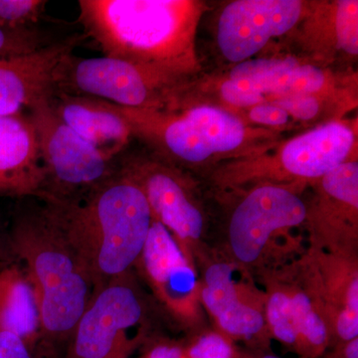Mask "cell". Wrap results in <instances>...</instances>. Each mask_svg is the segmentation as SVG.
Instances as JSON below:
<instances>
[{
  "label": "cell",
  "instance_id": "obj_6",
  "mask_svg": "<svg viewBox=\"0 0 358 358\" xmlns=\"http://www.w3.org/2000/svg\"><path fill=\"white\" fill-rule=\"evenodd\" d=\"M357 159V121L324 122L262 154L222 164L208 174L223 193L258 185H305Z\"/></svg>",
  "mask_w": 358,
  "mask_h": 358
},
{
  "label": "cell",
  "instance_id": "obj_8",
  "mask_svg": "<svg viewBox=\"0 0 358 358\" xmlns=\"http://www.w3.org/2000/svg\"><path fill=\"white\" fill-rule=\"evenodd\" d=\"M200 301L214 329L246 350H268L271 339L265 320V293L254 275L232 262L220 250L208 246L195 257Z\"/></svg>",
  "mask_w": 358,
  "mask_h": 358
},
{
  "label": "cell",
  "instance_id": "obj_7",
  "mask_svg": "<svg viewBox=\"0 0 358 358\" xmlns=\"http://www.w3.org/2000/svg\"><path fill=\"white\" fill-rule=\"evenodd\" d=\"M150 315L136 272L127 273L96 292L62 358H129L152 338Z\"/></svg>",
  "mask_w": 358,
  "mask_h": 358
},
{
  "label": "cell",
  "instance_id": "obj_29",
  "mask_svg": "<svg viewBox=\"0 0 358 358\" xmlns=\"http://www.w3.org/2000/svg\"><path fill=\"white\" fill-rule=\"evenodd\" d=\"M239 358H282L274 355L271 350H251L240 348Z\"/></svg>",
  "mask_w": 358,
  "mask_h": 358
},
{
  "label": "cell",
  "instance_id": "obj_12",
  "mask_svg": "<svg viewBox=\"0 0 358 358\" xmlns=\"http://www.w3.org/2000/svg\"><path fill=\"white\" fill-rule=\"evenodd\" d=\"M259 278L271 339L299 358L322 357L331 345V331L301 255Z\"/></svg>",
  "mask_w": 358,
  "mask_h": 358
},
{
  "label": "cell",
  "instance_id": "obj_5",
  "mask_svg": "<svg viewBox=\"0 0 358 358\" xmlns=\"http://www.w3.org/2000/svg\"><path fill=\"white\" fill-rule=\"evenodd\" d=\"M307 188L265 183L225 193L237 199L219 250L254 277L298 258L301 241L293 232L305 227Z\"/></svg>",
  "mask_w": 358,
  "mask_h": 358
},
{
  "label": "cell",
  "instance_id": "obj_21",
  "mask_svg": "<svg viewBox=\"0 0 358 358\" xmlns=\"http://www.w3.org/2000/svg\"><path fill=\"white\" fill-rule=\"evenodd\" d=\"M0 329L20 336L40 352L38 299L24 268L13 258L0 264Z\"/></svg>",
  "mask_w": 358,
  "mask_h": 358
},
{
  "label": "cell",
  "instance_id": "obj_23",
  "mask_svg": "<svg viewBox=\"0 0 358 358\" xmlns=\"http://www.w3.org/2000/svg\"><path fill=\"white\" fill-rule=\"evenodd\" d=\"M48 2L44 0H0V27L6 29L36 28Z\"/></svg>",
  "mask_w": 358,
  "mask_h": 358
},
{
  "label": "cell",
  "instance_id": "obj_13",
  "mask_svg": "<svg viewBox=\"0 0 358 358\" xmlns=\"http://www.w3.org/2000/svg\"><path fill=\"white\" fill-rule=\"evenodd\" d=\"M134 272L147 284L159 308L179 327L192 333L202 329L199 270L171 232L155 219Z\"/></svg>",
  "mask_w": 358,
  "mask_h": 358
},
{
  "label": "cell",
  "instance_id": "obj_11",
  "mask_svg": "<svg viewBox=\"0 0 358 358\" xmlns=\"http://www.w3.org/2000/svg\"><path fill=\"white\" fill-rule=\"evenodd\" d=\"M189 84L120 59L80 58L72 53L59 66L54 92L92 96L127 109L171 110Z\"/></svg>",
  "mask_w": 358,
  "mask_h": 358
},
{
  "label": "cell",
  "instance_id": "obj_3",
  "mask_svg": "<svg viewBox=\"0 0 358 358\" xmlns=\"http://www.w3.org/2000/svg\"><path fill=\"white\" fill-rule=\"evenodd\" d=\"M42 202L86 263L96 293L134 270L154 217L143 193L120 169L80 199Z\"/></svg>",
  "mask_w": 358,
  "mask_h": 358
},
{
  "label": "cell",
  "instance_id": "obj_15",
  "mask_svg": "<svg viewBox=\"0 0 358 358\" xmlns=\"http://www.w3.org/2000/svg\"><path fill=\"white\" fill-rule=\"evenodd\" d=\"M305 230L308 246L358 256V162L350 160L308 185Z\"/></svg>",
  "mask_w": 358,
  "mask_h": 358
},
{
  "label": "cell",
  "instance_id": "obj_1",
  "mask_svg": "<svg viewBox=\"0 0 358 358\" xmlns=\"http://www.w3.org/2000/svg\"><path fill=\"white\" fill-rule=\"evenodd\" d=\"M78 20L106 57L180 83L201 76L196 33L207 10L197 0H80Z\"/></svg>",
  "mask_w": 358,
  "mask_h": 358
},
{
  "label": "cell",
  "instance_id": "obj_10",
  "mask_svg": "<svg viewBox=\"0 0 358 358\" xmlns=\"http://www.w3.org/2000/svg\"><path fill=\"white\" fill-rule=\"evenodd\" d=\"M120 171L138 186L152 217L171 232L194 261L207 247V218L199 185L192 173L143 150H127L117 159Z\"/></svg>",
  "mask_w": 358,
  "mask_h": 358
},
{
  "label": "cell",
  "instance_id": "obj_25",
  "mask_svg": "<svg viewBox=\"0 0 358 358\" xmlns=\"http://www.w3.org/2000/svg\"><path fill=\"white\" fill-rule=\"evenodd\" d=\"M239 115L250 126L271 129L280 134L298 129L287 110L274 103H259Z\"/></svg>",
  "mask_w": 358,
  "mask_h": 358
},
{
  "label": "cell",
  "instance_id": "obj_30",
  "mask_svg": "<svg viewBox=\"0 0 358 358\" xmlns=\"http://www.w3.org/2000/svg\"><path fill=\"white\" fill-rule=\"evenodd\" d=\"M9 259L8 251H7L6 235L2 233L1 227H0V260H7ZM0 261V264H1Z\"/></svg>",
  "mask_w": 358,
  "mask_h": 358
},
{
  "label": "cell",
  "instance_id": "obj_14",
  "mask_svg": "<svg viewBox=\"0 0 358 358\" xmlns=\"http://www.w3.org/2000/svg\"><path fill=\"white\" fill-rule=\"evenodd\" d=\"M301 0H234L221 9L216 46L231 65L253 59L268 44L296 29L307 9Z\"/></svg>",
  "mask_w": 358,
  "mask_h": 358
},
{
  "label": "cell",
  "instance_id": "obj_2",
  "mask_svg": "<svg viewBox=\"0 0 358 358\" xmlns=\"http://www.w3.org/2000/svg\"><path fill=\"white\" fill-rule=\"evenodd\" d=\"M40 202L15 214L6 234L7 251L24 268L36 292L42 357L62 358L95 296V285L82 257Z\"/></svg>",
  "mask_w": 358,
  "mask_h": 358
},
{
  "label": "cell",
  "instance_id": "obj_9",
  "mask_svg": "<svg viewBox=\"0 0 358 358\" xmlns=\"http://www.w3.org/2000/svg\"><path fill=\"white\" fill-rule=\"evenodd\" d=\"M52 96V95H51ZM33 103L26 112L38 138L44 169L40 201H71L103 185L119 171L110 160L65 124L52 109L50 96Z\"/></svg>",
  "mask_w": 358,
  "mask_h": 358
},
{
  "label": "cell",
  "instance_id": "obj_20",
  "mask_svg": "<svg viewBox=\"0 0 358 358\" xmlns=\"http://www.w3.org/2000/svg\"><path fill=\"white\" fill-rule=\"evenodd\" d=\"M50 103L67 126L108 159L117 160L128 150L134 138L131 128L106 101L54 92Z\"/></svg>",
  "mask_w": 358,
  "mask_h": 358
},
{
  "label": "cell",
  "instance_id": "obj_19",
  "mask_svg": "<svg viewBox=\"0 0 358 358\" xmlns=\"http://www.w3.org/2000/svg\"><path fill=\"white\" fill-rule=\"evenodd\" d=\"M44 178L38 138L29 114L0 117V197L38 199Z\"/></svg>",
  "mask_w": 358,
  "mask_h": 358
},
{
  "label": "cell",
  "instance_id": "obj_22",
  "mask_svg": "<svg viewBox=\"0 0 358 358\" xmlns=\"http://www.w3.org/2000/svg\"><path fill=\"white\" fill-rule=\"evenodd\" d=\"M182 345L185 358H239L236 343L216 329H200Z\"/></svg>",
  "mask_w": 358,
  "mask_h": 358
},
{
  "label": "cell",
  "instance_id": "obj_4",
  "mask_svg": "<svg viewBox=\"0 0 358 358\" xmlns=\"http://www.w3.org/2000/svg\"><path fill=\"white\" fill-rule=\"evenodd\" d=\"M107 103L126 120L134 138L148 152L192 174H209L222 164L255 157L282 140V134L250 126L240 115L210 103L173 110Z\"/></svg>",
  "mask_w": 358,
  "mask_h": 358
},
{
  "label": "cell",
  "instance_id": "obj_27",
  "mask_svg": "<svg viewBox=\"0 0 358 358\" xmlns=\"http://www.w3.org/2000/svg\"><path fill=\"white\" fill-rule=\"evenodd\" d=\"M141 358H185L182 343L166 338H150Z\"/></svg>",
  "mask_w": 358,
  "mask_h": 358
},
{
  "label": "cell",
  "instance_id": "obj_26",
  "mask_svg": "<svg viewBox=\"0 0 358 358\" xmlns=\"http://www.w3.org/2000/svg\"><path fill=\"white\" fill-rule=\"evenodd\" d=\"M0 358H44L20 336L0 329Z\"/></svg>",
  "mask_w": 358,
  "mask_h": 358
},
{
  "label": "cell",
  "instance_id": "obj_17",
  "mask_svg": "<svg viewBox=\"0 0 358 358\" xmlns=\"http://www.w3.org/2000/svg\"><path fill=\"white\" fill-rule=\"evenodd\" d=\"M300 49L299 57L331 67L348 64L358 56V1H308L307 9L289 35Z\"/></svg>",
  "mask_w": 358,
  "mask_h": 358
},
{
  "label": "cell",
  "instance_id": "obj_28",
  "mask_svg": "<svg viewBox=\"0 0 358 358\" xmlns=\"http://www.w3.org/2000/svg\"><path fill=\"white\" fill-rule=\"evenodd\" d=\"M320 358H358V338L327 348Z\"/></svg>",
  "mask_w": 358,
  "mask_h": 358
},
{
  "label": "cell",
  "instance_id": "obj_24",
  "mask_svg": "<svg viewBox=\"0 0 358 358\" xmlns=\"http://www.w3.org/2000/svg\"><path fill=\"white\" fill-rule=\"evenodd\" d=\"M53 42L37 27L30 29L0 27V59L32 53Z\"/></svg>",
  "mask_w": 358,
  "mask_h": 358
},
{
  "label": "cell",
  "instance_id": "obj_18",
  "mask_svg": "<svg viewBox=\"0 0 358 358\" xmlns=\"http://www.w3.org/2000/svg\"><path fill=\"white\" fill-rule=\"evenodd\" d=\"M83 37H67L43 48L0 59V117L25 112L40 99L51 96L56 72Z\"/></svg>",
  "mask_w": 358,
  "mask_h": 358
},
{
  "label": "cell",
  "instance_id": "obj_16",
  "mask_svg": "<svg viewBox=\"0 0 358 358\" xmlns=\"http://www.w3.org/2000/svg\"><path fill=\"white\" fill-rule=\"evenodd\" d=\"M301 260L326 313L329 348L358 338V256L307 247Z\"/></svg>",
  "mask_w": 358,
  "mask_h": 358
}]
</instances>
